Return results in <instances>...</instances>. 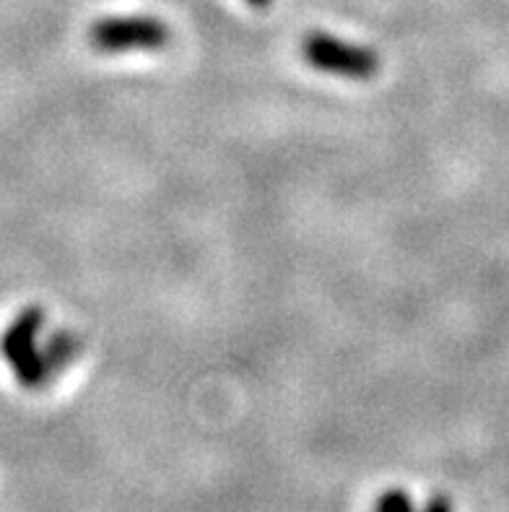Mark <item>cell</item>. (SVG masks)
<instances>
[{
	"label": "cell",
	"instance_id": "6da1fadb",
	"mask_svg": "<svg viewBox=\"0 0 509 512\" xmlns=\"http://www.w3.org/2000/svg\"><path fill=\"white\" fill-rule=\"evenodd\" d=\"M45 328V310L37 305L24 307L0 336V357L13 367L21 388L39 390L50 383L52 370L39 346V333Z\"/></svg>",
	"mask_w": 509,
	"mask_h": 512
},
{
	"label": "cell",
	"instance_id": "7a4b0ae2",
	"mask_svg": "<svg viewBox=\"0 0 509 512\" xmlns=\"http://www.w3.org/2000/svg\"><path fill=\"white\" fill-rule=\"evenodd\" d=\"M304 60L315 71L330 73V76L354 78V81H369L380 73V55L367 45H354L348 39L333 37L328 32H312L302 42Z\"/></svg>",
	"mask_w": 509,
	"mask_h": 512
},
{
	"label": "cell",
	"instance_id": "3957f363",
	"mask_svg": "<svg viewBox=\"0 0 509 512\" xmlns=\"http://www.w3.org/2000/svg\"><path fill=\"white\" fill-rule=\"evenodd\" d=\"M172 39L169 26L154 16H107L89 29V42L104 55L164 50Z\"/></svg>",
	"mask_w": 509,
	"mask_h": 512
},
{
	"label": "cell",
	"instance_id": "277c9868",
	"mask_svg": "<svg viewBox=\"0 0 509 512\" xmlns=\"http://www.w3.org/2000/svg\"><path fill=\"white\" fill-rule=\"evenodd\" d=\"M42 351H45V359L47 364H50L52 375H58L60 370H65L68 364H73L81 357V351H84V338L78 336L76 331H65V328H60V331L52 333L50 341L42 346Z\"/></svg>",
	"mask_w": 509,
	"mask_h": 512
},
{
	"label": "cell",
	"instance_id": "5b68a950",
	"mask_svg": "<svg viewBox=\"0 0 509 512\" xmlns=\"http://www.w3.org/2000/svg\"><path fill=\"white\" fill-rule=\"evenodd\" d=\"M374 512H416V507H413L411 494L403 489H390V492L380 494Z\"/></svg>",
	"mask_w": 509,
	"mask_h": 512
},
{
	"label": "cell",
	"instance_id": "8992f818",
	"mask_svg": "<svg viewBox=\"0 0 509 512\" xmlns=\"http://www.w3.org/2000/svg\"><path fill=\"white\" fill-rule=\"evenodd\" d=\"M421 512H455V507H452V500L447 494H434V497H429V502L421 507Z\"/></svg>",
	"mask_w": 509,
	"mask_h": 512
},
{
	"label": "cell",
	"instance_id": "52a82bcc",
	"mask_svg": "<svg viewBox=\"0 0 509 512\" xmlns=\"http://www.w3.org/2000/svg\"><path fill=\"white\" fill-rule=\"evenodd\" d=\"M247 6H252V8H268L273 3V0H245Z\"/></svg>",
	"mask_w": 509,
	"mask_h": 512
}]
</instances>
